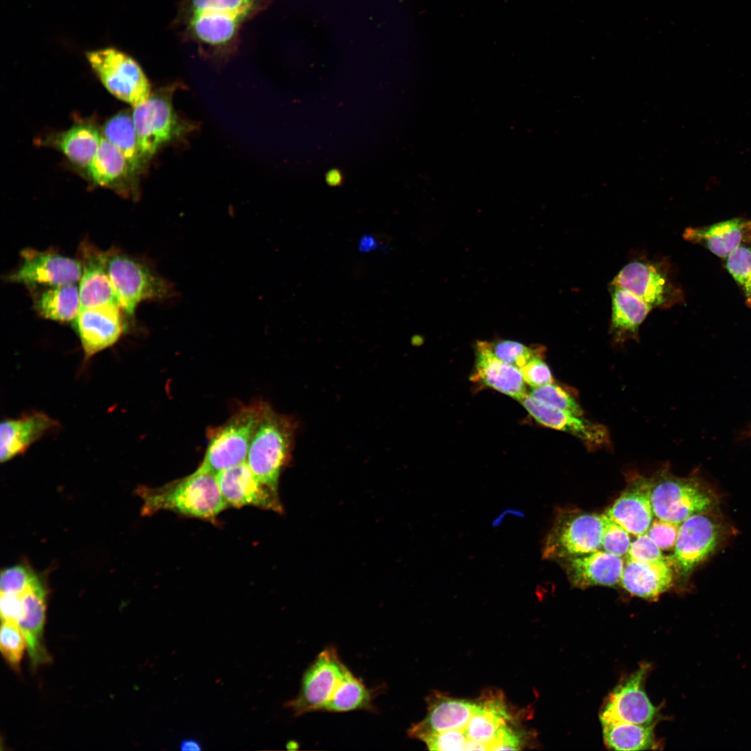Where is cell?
Segmentation results:
<instances>
[{"mask_svg":"<svg viewBox=\"0 0 751 751\" xmlns=\"http://www.w3.org/2000/svg\"><path fill=\"white\" fill-rule=\"evenodd\" d=\"M602 519L601 547L604 551L620 557L627 555L631 544L629 533L606 514H602Z\"/></svg>","mask_w":751,"mask_h":751,"instance_id":"39","label":"cell"},{"mask_svg":"<svg viewBox=\"0 0 751 751\" xmlns=\"http://www.w3.org/2000/svg\"><path fill=\"white\" fill-rule=\"evenodd\" d=\"M348 670L335 647H326L306 669L299 693L285 707L296 716L323 711Z\"/></svg>","mask_w":751,"mask_h":751,"instance_id":"11","label":"cell"},{"mask_svg":"<svg viewBox=\"0 0 751 751\" xmlns=\"http://www.w3.org/2000/svg\"><path fill=\"white\" fill-rule=\"evenodd\" d=\"M106 267L120 307L133 318L138 305L145 300L172 296V284L145 261L119 250L106 251Z\"/></svg>","mask_w":751,"mask_h":751,"instance_id":"6","label":"cell"},{"mask_svg":"<svg viewBox=\"0 0 751 751\" xmlns=\"http://www.w3.org/2000/svg\"><path fill=\"white\" fill-rule=\"evenodd\" d=\"M430 750H467L468 740L460 730H448L427 735L420 739Z\"/></svg>","mask_w":751,"mask_h":751,"instance_id":"40","label":"cell"},{"mask_svg":"<svg viewBox=\"0 0 751 751\" xmlns=\"http://www.w3.org/2000/svg\"><path fill=\"white\" fill-rule=\"evenodd\" d=\"M627 555L629 560L640 563H654L665 558L647 533L637 536L631 542Z\"/></svg>","mask_w":751,"mask_h":751,"instance_id":"42","label":"cell"},{"mask_svg":"<svg viewBox=\"0 0 751 751\" xmlns=\"http://www.w3.org/2000/svg\"><path fill=\"white\" fill-rule=\"evenodd\" d=\"M103 134L94 125L79 124L57 134L52 145L60 150L73 163L87 168L95 156Z\"/></svg>","mask_w":751,"mask_h":751,"instance_id":"30","label":"cell"},{"mask_svg":"<svg viewBox=\"0 0 751 751\" xmlns=\"http://www.w3.org/2000/svg\"><path fill=\"white\" fill-rule=\"evenodd\" d=\"M38 574L24 565H16L5 568L1 572V592H17L22 591Z\"/></svg>","mask_w":751,"mask_h":751,"instance_id":"41","label":"cell"},{"mask_svg":"<svg viewBox=\"0 0 751 751\" xmlns=\"http://www.w3.org/2000/svg\"><path fill=\"white\" fill-rule=\"evenodd\" d=\"M375 693L349 669L341 681L323 711L341 713L355 710L373 711Z\"/></svg>","mask_w":751,"mask_h":751,"instance_id":"34","label":"cell"},{"mask_svg":"<svg viewBox=\"0 0 751 751\" xmlns=\"http://www.w3.org/2000/svg\"><path fill=\"white\" fill-rule=\"evenodd\" d=\"M529 394L548 406L578 416H584V411L576 397L567 389L554 382L533 387Z\"/></svg>","mask_w":751,"mask_h":751,"instance_id":"36","label":"cell"},{"mask_svg":"<svg viewBox=\"0 0 751 751\" xmlns=\"http://www.w3.org/2000/svg\"><path fill=\"white\" fill-rule=\"evenodd\" d=\"M59 423L41 412H31L17 419H5L0 426V460L8 462L22 454Z\"/></svg>","mask_w":751,"mask_h":751,"instance_id":"23","label":"cell"},{"mask_svg":"<svg viewBox=\"0 0 751 751\" xmlns=\"http://www.w3.org/2000/svg\"><path fill=\"white\" fill-rule=\"evenodd\" d=\"M478 702L477 710L464 730L468 740L467 750H494L512 716L500 691H487Z\"/></svg>","mask_w":751,"mask_h":751,"instance_id":"18","label":"cell"},{"mask_svg":"<svg viewBox=\"0 0 751 751\" xmlns=\"http://www.w3.org/2000/svg\"><path fill=\"white\" fill-rule=\"evenodd\" d=\"M47 590L38 576L22 591L24 615L17 624L23 632L32 667L49 662L50 656L44 644Z\"/></svg>","mask_w":751,"mask_h":751,"instance_id":"21","label":"cell"},{"mask_svg":"<svg viewBox=\"0 0 751 751\" xmlns=\"http://www.w3.org/2000/svg\"><path fill=\"white\" fill-rule=\"evenodd\" d=\"M474 370L471 377L479 382L517 401L527 394L520 369L496 357L488 341H477Z\"/></svg>","mask_w":751,"mask_h":751,"instance_id":"24","label":"cell"},{"mask_svg":"<svg viewBox=\"0 0 751 751\" xmlns=\"http://www.w3.org/2000/svg\"><path fill=\"white\" fill-rule=\"evenodd\" d=\"M679 527L678 524L657 518L647 533L661 550H670L675 547Z\"/></svg>","mask_w":751,"mask_h":751,"instance_id":"43","label":"cell"},{"mask_svg":"<svg viewBox=\"0 0 751 751\" xmlns=\"http://www.w3.org/2000/svg\"><path fill=\"white\" fill-rule=\"evenodd\" d=\"M260 6V0H185V29L199 45L225 50L234 44L243 23Z\"/></svg>","mask_w":751,"mask_h":751,"instance_id":"2","label":"cell"},{"mask_svg":"<svg viewBox=\"0 0 751 751\" xmlns=\"http://www.w3.org/2000/svg\"><path fill=\"white\" fill-rule=\"evenodd\" d=\"M724 266L740 288L745 305L751 307V245L736 249L725 259Z\"/></svg>","mask_w":751,"mask_h":751,"instance_id":"35","label":"cell"},{"mask_svg":"<svg viewBox=\"0 0 751 751\" xmlns=\"http://www.w3.org/2000/svg\"><path fill=\"white\" fill-rule=\"evenodd\" d=\"M295 430L292 419L264 404L246 462L261 482L275 490H278L280 476L291 456Z\"/></svg>","mask_w":751,"mask_h":751,"instance_id":"3","label":"cell"},{"mask_svg":"<svg viewBox=\"0 0 751 751\" xmlns=\"http://www.w3.org/2000/svg\"><path fill=\"white\" fill-rule=\"evenodd\" d=\"M713 512L694 515L679 524L674 553L670 558L684 577L712 555L729 533L728 525Z\"/></svg>","mask_w":751,"mask_h":751,"instance_id":"8","label":"cell"},{"mask_svg":"<svg viewBox=\"0 0 751 751\" xmlns=\"http://www.w3.org/2000/svg\"><path fill=\"white\" fill-rule=\"evenodd\" d=\"M33 300L40 316L58 322L73 321L81 307L76 284L45 286L34 294Z\"/></svg>","mask_w":751,"mask_h":751,"instance_id":"29","label":"cell"},{"mask_svg":"<svg viewBox=\"0 0 751 751\" xmlns=\"http://www.w3.org/2000/svg\"><path fill=\"white\" fill-rule=\"evenodd\" d=\"M179 747L184 751L201 750L202 749L201 743L198 741L191 738L183 739L179 743Z\"/></svg>","mask_w":751,"mask_h":751,"instance_id":"46","label":"cell"},{"mask_svg":"<svg viewBox=\"0 0 751 751\" xmlns=\"http://www.w3.org/2000/svg\"><path fill=\"white\" fill-rule=\"evenodd\" d=\"M135 493L143 500V516L169 510L211 522L227 506L217 475L200 468L183 478L161 487L140 485Z\"/></svg>","mask_w":751,"mask_h":751,"instance_id":"1","label":"cell"},{"mask_svg":"<svg viewBox=\"0 0 751 751\" xmlns=\"http://www.w3.org/2000/svg\"><path fill=\"white\" fill-rule=\"evenodd\" d=\"M103 136L123 154L133 175L143 168L132 115L122 111L113 116L104 126Z\"/></svg>","mask_w":751,"mask_h":751,"instance_id":"33","label":"cell"},{"mask_svg":"<svg viewBox=\"0 0 751 751\" xmlns=\"http://www.w3.org/2000/svg\"><path fill=\"white\" fill-rule=\"evenodd\" d=\"M327 181L331 185H337L341 181V174L338 171H332L328 173Z\"/></svg>","mask_w":751,"mask_h":751,"instance_id":"47","label":"cell"},{"mask_svg":"<svg viewBox=\"0 0 751 751\" xmlns=\"http://www.w3.org/2000/svg\"><path fill=\"white\" fill-rule=\"evenodd\" d=\"M373 244H374V242H373V240H372V239H369V238L363 239V240L361 241V243H360V249L362 250H369L370 248L373 247Z\"/></svg>","mask_w":751,"mask_h":751,"instance_id":"48","label":"cell"},{"mask_svg":"<svg viewBox=\"0 0 751 751\" xmlns=\"http://www.w3.org/2000/svg\"><path fill=\"white\" fill-rule=\"evenodd\" d=\"M26 641L17 623L2 622L0 649L6 662L15 670L19 668Z\"/></svg>","mask_w":751,"mask_h":751,"instance_id":"38","label":"cell"},{"mask_svg":"<svg viewBox=\"0 0 751 751\" xmlns=\"http://www.w3.org/2000/svg\"><path fill=\"white\" fill-rule=\"evenodd\" d=\"M79 254L82 264V274L79 282L81 308L106 305L120 307L108 273L106 251L83 243L80 246Z\"/></svg>","mask_w":751,"mask_h":751,"instance_id":"20","label":"cell"},{"mask_svg":"<svg viewBox=\"0 0 751 751\" xmlns=\"http://www.w3.org/2000/svg\"><path fill=\"white\" fill-rule=\"evenodd\" d=\"M603 530L602 515L563 512L545 538L542 556L565 560L597 551L601 547Z\"/></svg>","mask_w":751,"mask_h":751,"instance_id":"10","label":"cell"},{"mask_svg":"<svg viewBox=\"0 0 751 751\" xmlns=\"http://www.w3.org/2000/svg\"><path fill=\"white\" fill-rule=\"evenodd\" d=\"M649 665H642L616 686L608 695L599 714L600 722H625L643 725L656 724L659 709L649 699L645 681Z\"/></svg>","mask_w":751,"mask_h":751,"instance_id":"13","label":"cell"},{"mask_svg":"<svg viewBox=\"0 0 751 751\" xmlns=\"http://www.w3.org/2000/svg\"><path fill=\"white\" fill-rule=\"evenodd\" d=\"M493 354L499 360L518 369L523 367L533 357L543 355L540 346L528 347L518 341L502 339L488 342Z\"/></svg>","mask_w":751,"mask_h":751,"instance_id":"37","label":"cell"},{"mask_svg":"<svg viewBox=\"0 0 751 751\" xmlns=\"http://www.w3.org/2000/svg\"><path fill=\"white\" fill-rule=\"evenodd\" d=\"M0 610L2 622L17 623L24 615L22 591L1 592Z\"/></svg>","mask_w":751,"mask_h":751,"instance_id":"45","label":"cell"},{"mask_svg":"<svg viewBox=\"0 0 751 751\" xmlns=\"http://www.w3.org/2000/svg\"><path fill=\"white\" fill-rule=\"evenodd\" d=\"M683 236L685 240L702 245L725 259L741 245H751V220L740 217L688 227Z\"/></svg>","mask_w":751,"mask_h":751,"instance_id":"25","label":"cell"},{"mask_svg":"<svg viewBox=\"0 0 751 751\" xmlns=\"http://www.w3.org/2000/svg\"><path fill=\"white\" fill-rule=\"evenodd\" d=\"M88 170L95 184L118 190L126 177L133 175L123 154L104 136Z\"/></svg>","mask_w":751,"mask_h":751,"instance_id":"32","label":"cell"},{"mask_svg":"<svg viewBox=\"0 0 751 751\" xmlns=\"http://www.w3.org/2000/svg\"><path fill=\"white\" fill-rule=\"evenodd\" d=\"M603 738L606 747L613 750H645L659 748L653 725L625 722H602Z\"/></svg>","mask_w":751,"mask_h":751,"instance_id":"31","label":"cell"},{"mask_svg":"<svg viewBox=\"0 0 751 751\" xmlns=\"http://www.w3.org/2000/svg\"><path fill=\"white\" fill-rule=\"evenodd\" d=\"M121 310L115 305L81 308L72 323L86 360L112 346L120 338L124 329Z\"/></svg>","mask_w":751,"mask_h":751,"instance_id":"16","label":"cell"},{"mask_svg":"<svg viewBox=\"0 0 751 751\" xmlns=\"http://www.w3.org/2000/svg\"><path fill=\"white\" fill-rule=\"evenodd\" d=\"M651 490L652 480L634 478L606 514L631 534L647 533L654 515Z\"/></svg>","mask_w":751,"mask_h":751,"instance_id":"22","label":"cell"},{"mask_svg":"<svg viewBox=\"0 0 751 751\" xmlns=\"http://www.w3.org/2000/svg\"><path fill=\"white\" fill-rule=\"evenodd\" d=\"M22 262L10 274V282L27 286H54L76 284L82 274L79 259L62 255L55 251H40L26 248L21 252Z\"/></svg>","mask_w":751,"mask_h":751,"instance_id":"14","label":"cell"},{"mask_svg":"<svg viewBox=\"0 0 751 751\" xmlns=\"http://www.w3.org/2000/svg\"><path fill=\"white\" fill-rule=\"evenodd\" d=\"M217 480L228 506H251L282 512L278 490L261 482L246 462L221 471Z\"/></svg>","mask_w":751,"mask_h":751,"instance_id":"15","label":"cell"},{"mask_svg":"<svg viewBox=\"0 0 751 751\" xmlns=\"http://www.w3.org/2000/svg\"><path fill=\"white\" fill-rule=\"evenodd\" d=\"M651 502L657 518L680 524L694 515L715 510L719 499L697 475L681 478L663 472L652 481Z\"/></svg>","mask_w":751,"mask_h":751,"instance_id":"5","label":"cell"},{"mask_svg":"<svg viewBox=\"0 0 751 751\" xmlns=\"http://www.w3.org/2000/svg\"><path fill=\"white\" fill-rule=\"evenodd\" d=\"M519 401L538 423L547 428L570 434L590 449L610 444L609 433L602 424L548 406L535 399L529 394Z\"/></svg>","mask_w":751,"mask_h":751,"instance_id":"17","label":"cell"},{"mask_svg":"<svg viewBox=\"0 0 751 751\" xmlns=\"http://www.w3.org/2000/svg\"><path fill=\"white\" fill-rule=\"evenodd\" d=\"M610 331L617 342L638 337L640 326L652 308L627 290L611 283Z\"/></svg>","mask_w":751,"mask_h":751,"instance_id":"28","label":"cell"},{"mask_svg":"<svg viewBox=\"0 0 751 751\" xmlns=\"http://www.w3.org/2000/svg\"><path fill=\"white\" fill-rule=\"evenodd\" d=\"M612 284L627 290L652 309L668 308L683 302L681 289L673 282L668 266L649 260H635L626 264Z\"/></svg>","mask_w":751,"mask_h":751,"instance_id":"12","label":"cell"},{"mask_svg":"<svg viewBox=\"0 0 751 751\" xmlns=\"http://www.w3.org/2000/svg\"><path fill=\"white\" fill-rule=\"evenodd\" d=\"M543 356L540 355L533 357L519 369L525 382L532 388L554 382L551 371L543 360Z\"/></svg>","mask_w":751,"mask_h":751,"instance_id":"44","label":"cell"},{"mask_svg":"<svg viewBox=\"0 0 751 751\" xmlns=\"http://www.w3.org/2000/svg\"><path fill=\"white\" fill-rule=\"evenodd\" d=\"M565 562L569 580L581 589L620 583L624 566L622 557L599 550L567 558Z\"/></svg>","mask_w":751,"mask_h":751,"instance_id":"26","label":"cell"},{"mask_svg":"<svg viewBox=\"0 0 751 751\" xmlns=\"http://www.w3.org/2000/svg\"><path fill=\"white\" fill-rule=\"evenodd\" d=\"M88 61L104 87L115 97L134 108L151 95L150 82L139 64L114 47L88 51Z\"/></svg>","mask_w":751,"mask_h":751,"instance_id":"9","label":"cell"},{"mask_svg":"<svg viewBox=\"0 0 751 751\" xmlns=\"http://www.w3.org/2000/svg\"><path fill=\"white\" fill-rule=\"evenodd\" d=\"M674 570L670 557L654 563L628 559L620 583L632 595L655 600L674 585Z\"/></svg>","mask_w":751,"mask_h":751,"instance_id":"27","label":"cell"},{"mask_svg":"<svg viewBox=\"0 0 751 751\" xmlns=\"http://www.w3.org/2000/svg\"><path fill=\"white\" fill-rule=\"evenodd\" d=\"M264 406V403L245 406L225 424L212 431L198 468L217 475L223 470L246 462Z\"/></svg>","mask_w":751,"mask_h":751,"instance_id":"7","label":"cell"},{"mask_svg":"<svg viewBox=\"0 0 751 751\" xmlns=\"http://www.w3.org/2000/svg\"><path fill=\"white\" fill-rule=\"evenodd\" d=\"M427 713L425 718L413 724L407 731L413 738H421L434 733L448 730L464 731L478 706L475 701L451 697L434 693L427 700Z\"/></svg>","mask_w":751,"mask_h":751,"instance_id":"19","label":"cell"},{"mask_svg":"<svg viewBox=\"0 0 751 751\" xmlns=\"http://www.w3.org/2000/svg\"><path fill=\"white\" fill-rule=\"evenodd\" d=\"M175 89L173 86L159 89L134 108L132 118L145 164L163 146L195 129V125L179 117L174 108Z\"/></svg>","mask_w":751,"mask_h":751,"instance_id":"4","label":"cell"}]
</instances>
